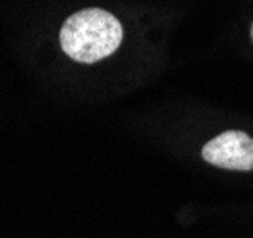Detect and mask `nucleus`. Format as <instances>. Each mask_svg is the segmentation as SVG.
I'll use <instances>...</instances> for the list:
<instances>
[{"instance_id":"2","label":"nucleus","mask_w":253,"mask_h":238,"mask_svg":"<svg viewBox=\"0 0 253 238\" xmlns=\"http://www.w3.org/2000/svg\"><path fill=\"white\" fill-rule=\"evenodd\" d=\"M202 160L228 172H253V138L242 130H227L202 147Z\"/></svg>"},{"instance_id":"3","label":"nucleus","mask_w":253,"mask_h":238,"mask_svg":"<svg viewBox=\"0 0 253 238\" xmlns=\"http://www.w3.org/2000/svg\"><path fill=\"white\" fill-rule=\"evenodd\" d=\"M250 40H252V46H253V21L252 25H250Z\"/></svg>"},{"instance_id":"1","label":"nucleus","mask_w":253,"mask_h":238,"mask_svg":"<svg viewBox=\"0 0 253 238\" xmlns=\"http://www.w3.org/2000/svg\"><path fill=\"white\" fill-rule=\"evenodd\" d=\"M124 29L103 8H84L65 19L59 31L61 50L76 63H97L120 48Z\"/></svg>"}]
</instances>
